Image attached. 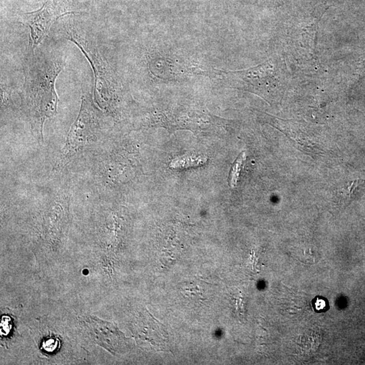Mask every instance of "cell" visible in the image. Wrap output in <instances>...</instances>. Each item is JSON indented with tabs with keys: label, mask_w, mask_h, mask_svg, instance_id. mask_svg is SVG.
<instances>
[{
	"label": "cell",
	"mask_w": 365,
	"mask_h": 365,
	"mask_svg": "<svg viewBox=\"0 0 365 365\" xmlns=\"http://www.w3.org/2000/svg\"><path fill=\"white\" fill-rule=\"evenodd\" d=\"M65 66L62 57L52 54L28 55L22 103L39 142L44 141V124L57 114L58 97L55 84Z\"/></svg>",
	"instance_id": "6da1fadb"
},
{
	"label": "cell",
	"mask_w": 365,
	"mask_h": 365,
	"mask_svg": "<svg viewBox=\"0 0 365 365\" xmlns=\"http://www.w3.org/2000/svg\"><path fill=\"white\" fill-rule=\"evenodd\" d=\"M106 115L95 104L92 97L83 96L78 116L70 127L63 148L54 165V172H62L106 140Z\"/></svg>",
	"instance_id": "7a4b0ae2"
},
{
	"label": "cell",
	"mask_w": 365,
	"mask_h": 365,
	"mask_svg": "<svg viewBox=\"0 0 365 365\" xmlns=\"http://www.w3.org/2000/svg\"><path fill=\"white\" fill-rule=\"evenodd\" d=\"M66 39L80 48L94 70L95 104L108 116H116L118 113L119 86L94 37L88 30L75 25L66 29Z\"/></svg>",
	"instance_id": "3957f363"
},
{
	"label": "cell",
	"mask_w": 365,
	"mask_h": 365,
	"mask_svg": "<svg viewBox=\"0 0 365 365\" xmlns=\"http://www.w3.org/2000/svg\"><path fill=\"white\" fill-rule=\"evenodd\" d=\"M70 9V0H46L38 11L24 15L23 23L29 31L28 55L35 53L36 48L42 43L52 26L59 18L73 15L74 12Z\"/></svg>",
	"instance_id": "277c9868"
},
{
	"label": "cell",
	"mask_w": 365,
	"mask_h": 365,
	"mask_svg": "<svg viewBox=\"0 0 365 365\" xmlns=\"http://www.w3.org/2000/svg\"><path fill=\"white\" fill-rule=\"evenodd\" d=\"M246 159L245 153H241V154L238 156L237 160L234 163L233 166L231 167V171H230L229 183L230 187L232 188H234L237 186V182L238 178H239V175L240 171L241 170L242 165L245 162Z\"/></svg>",
	"instance_id": "5b68a950"
},
{
	"label": "cell",
	"mask_w": 365,
	"mask_h": 365,
	"mask_svg": "<svg viewBox=\"0 0 365 365\" xmlns=\"http://www.w3.org/2000/svg\"><path fill=\"white\" fill-rule=\"evenodd\" d=\"M205 160L204 158H185L178 159L173 161L171 166L172 167H185L191 166H197V165L202 164Z\"/></svg>",
	"instance_id": "8992f818"
},
{
	"label": "cell",
	"mask_w": 365,
	"mask_h": 365,
	"mask_svg": "<svg viewBox=\"0 0 365 365\" xmlns=\"http://www.w3.org/2000/svg\"><path fill=\"white\" fill-rule=\"evenodd\" d=\"M312 306L314 309L317 312H323L328 310L329 306L326 298L316 297L312 300Z\"/></svg>",
	"instance_id": "52a82bcc"
}]
</instances>
